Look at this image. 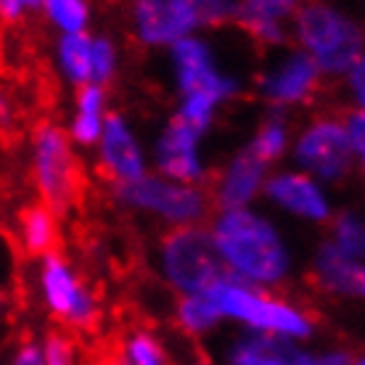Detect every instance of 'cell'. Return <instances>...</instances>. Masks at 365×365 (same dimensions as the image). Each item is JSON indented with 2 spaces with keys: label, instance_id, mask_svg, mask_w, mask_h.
I'll return each instance as SVG.
<instances>
[{
  "label": "cell",
  "instance_id": "1",
  "mask_svg": "<svg viewBox=\"0 0 365 365\" xmlns=\"http://www.w3.org/2000/svg\"><path fill=\"white\" fill-rule=\"evenodd\" d=\"M228 270L244 283L275 286L292 270L289 247L270 220L252 210L222 212L212 230Z\"/></svg>",
  "mask_w": 365,
  "mask_h": 365
},
{
  "label": "cell",
  "instance_id": "2",
  "mask_svg": "<svg viewBox=\"0 0 365 365\" xmlns=\"http://www.w3.org/2000/svg\"><path fill=\"white\" fill-rule=\"evenodd\" d=\"M32 178H35V188L43 196V204L56 217H66L69 212L80 210L91 188L80 159L69 146L66 133L51 119H43L35 125Z\"/></svg>",
  "mask_w": 365,
  "mask_h": 365
},
{
  "label": "cell",
  "instance_id": "3",
  "mask_svg": "<svg viewBox=\"0 0 365 365\" xmlns=\"http://www.w3.org/2000/svg\"><path fill=\"white\" fill-rule=\"evenodd\" d=\"M294 32L320 72L336 77L363 61V32L331 3L310 0L294 11Z\"/></svg>",
  "mask_w": 365,
  "mask_h": 365
},
{
  "label": "cell",
  "instance_id": "4",
  "mask_svg": "<svg viewBox=\"0 0 365 365\" xmlns=\"http://www.w3.org/2000/svg\"><path fill=\"white\" fill-rule=\"evenodd\" d=\"M162 273L178 292L199 297L236 275L222 262L215 238L201 225H178L159 241Z\"/></svg>",
  "mask_w": 365,
  "mask_h": 365
},
{
  "label": "cell",
  "instance_id": "5",
  "mask_svg": "<svg viewBox=\"0 0 365 365\" xmlns=\"http://www.w3.org/2000/svg\"><path fill=\"white\" fill-rule=\"evenodd\" d=\"M204 297H210L212 304L220 310V315L241 320L252 331L278 334V336H286V339L312 336V323L304 318V312L281 299L262 297V292H257L255 286L238 281V278L217 283Z\"/></svg>",
  "mask_w": 365,
  "mask_h": 365
},
{
  "label": "cell",
  "instance_id": "6",
  "mask_svg": "<svg viewBox=\"0 0 365 365\" xmlns=\"http://www.w3.org/2000/svg\"><path fill=\"white\" fill-rule=\"evenodd\" d=\"M111 185H114V196L125 207L151 212L173 225H199L215 210L210 191L167 180V178L140 175L138 180L111 182Z\"/></svg>",
  "mask_w": 365,
  "mask_h": 365
},
{
  "label": "cell",
  "instance_id": "7",
  "mask_svg": "<svg viewBox=\"0 0 365 365\" xmlns=\"http://www.w3.org/2000/svg\"><path fill=\"white\" fill-rule=\"evenodd\" d=\"M40 289H43L48 310L53 312V318L66 323L69 331L98 334V283L88 281V278H74L72 267L64 259V252L43 257Z\"/></svg>",
  "mask_w": 365,
  "mask_h": 365
},
{
  "label": "cell",
  "instance_id": "8",
  "mask_svg": "<svg viewBox=\"0 0 365 365\" xmlns=\"http://www.w3.org/2000/svg\"><path fill=\"white\" fill-rule=\"evenodd\" d=\"M294 159L307 173L326 182L344 180L352 170V146L341 122L334 117L315 119L294 146Z\"/></svg>",
  "mask_w": 365,
  "mask_h": 365
},
{
  "label": "cell",
  "instance_id": "9",
  "mask_svg": "<svg viewBox=\"0 0 365 365\" xmlns=\"http://www.w3.org/2000/svg\"><path fill=\"white\" fill-rule=\"evenodd\" d=\"M173 66L182 96L201 93V96H210L217 103H222L238 93V83L230 74L220 72L212 48L204 40L182 37L173 43Z\"/></svg>",
  "mask_w": 365,
  "mask_h": 365
},
{
  "label": "cell",
  "instance_id": "10",
  "mask_svg": "<svg viewBox=\"0 0 365 365\" xmlns=\"http://www.w3.org/2000/svg\"><path fill=\"white\" fill-rule=\"evenodd\" d=\"M257 88L273 106L307 103L320 88V69L304 51H292L257 80Z\"/></svg>",
  "mask_w": 365,
  "mask_h": 365
},
{
  "label": "cell",
  "instance_id": "11",
  "mask_svg": "<svg viewBox=\"0 0 365 365\" xmlns=\"http://www.w3.org/2000/svg\"><path fill=\"white\" fill-rule=\"evenodd\" d=\"M265 175H267L265 162L249 146L241 148L228 165H225V170L220 173L217 180L212 182L210 188L212 204L222 212L244 210L249 201L259 193L262 182H265Z\"/></svg>",
  "mask_w": 365,
  "mask_h": 365
},
{
  "label": "cell",
  "instance_id": "12",
  "mask_svg": "<svg viewBox=\"0 0 365 365\" xmlns=\"http://www.w3.org/2000/svg\"><path fill=\"white\" fill-rule=\"evenodd\" d=\"M201 133L175 117L159 135L154 148L156 167L165 178L178 182H196L204 178V165L199 156Z\"/></svg>",
  "mask_w": 365,
  "mask_h": 365
},
{
  "label": "cell",
  "instance_id": "13",
  "mask_svg": "<svg viewBox=\"0 0 365 365\" xmlns=\"http://www.w3.org/2000/svg\"><path fill=\"white\" fill-rule=\"evenodd\" d=\"M101 135H103L98 159L101 178H106L109 182L138 180L146 170V162H143V154L130 133L128 122L119 117L117 111H111L101 128Z\"/></svg>",
  "mask_w": 365,
  "mask_h": 365
},
{
  "label": "cell",
  "instance_id": "14",
  "mask_svg": "<svg viewBox=\"0 0 365 365\" xmlns=\"http://www.w3.org/2000/svg\"><path fill=\"white\" fill-rule=\"evenodd\" d=\"M265 196L275 207L286 210L289 215H297L302 220L326 222L331 220V201L310 175L302 173H278L270 180L262 182Z\"/></svg>",
  "mask_w": 365,
  "mask_h": 365
},
{
  "label": "cell",
  "instance_id": "15",
  "mask_svg": "<svg viewBox=\"0 0 365 365\" xmlns=\"http://www.w3.org/2000/svg\"><path fill=\"white\" fill-rule=\"evenodd\" d=\"M310 281L315 289L339 297H363L365 294V273L363 259L344 255L341 249L326 238L315 252L310 270Z\"/></svg>",
  "mask_w": 365,
  "mask_h": 365
},
{
  "label": "cell",
  "instance_id": "16",
  "mask_svg": "<svg viewBox=\"0 0 365 365\" xmlns=\"http://www.w3.org/2000/svg\"><path fill=\"white\" fill-rule=\"evenodd\" d=\"M230 365H312V355L297 347L292 339L265 334V331H249L230 344Z\"/></svg>",
  "mask_w": 365,
  "mask_h": 365
},
{
  "label": "cell",
  "instance_id": "17",
  "mask_svg": "<svg viewBox=\"0 0 365 365\" xmlns=\"http://www.w3.org/2000/svg\"><path fill=\"white\" fill-rule=\"evenodd\" d=\"M135 32L138 40L146 46H173L193 32V21L173 0H135Z\"/></svg>",
  "mask_w": 365,
  "mask_h": 365
},
{
  "label": "cell",
  "instance_id": "18",
  "mask_svg": "<svg viewBox=\"0 0 365 365\" xmlns=\"http://www.w3.org/2000/svg\"><path fill=\"white\" fill-rule=\"evenodd\" d=\"M299 9V0H241L236 14L238 27L262 46H283L286 29L283 19Z\"/></svg>",
  "mask_w": 365,
  "mask_h": 365
},
{
  "label": "cell",
  "instance_id": "19",
  "mask_svg": "<svg viewBox=\"0 0 365 365\" xmlns=\"http://www.w3.org/2000/svg\"><path fill=\"white\" fill-rule=\"evenodd\" d=\"M16 225L21 252H27L29 257H48L56 252H64L58 217L46 204H40V201L24 204L16 215Z\"/></svg>",
  "mask_w": 365,
  "mask_h": 365
},
{
  "label": "cell",
  "instance_id": "20",
  "mask_svg": "<svg viewBox=\"0 0 365 365\" xmlns=\"http://www.w3.org/2000/svg\"><path fill=\"white\" fill-rule=\"evenodd\" d=\"M77 117L72 122V135L77 143L93 146L101 135V109H103V88L101 85H83L77 93Z\"/></svg>",
  "mask_w": 365,
  "mask_h": 365
},
{
  "label": "cell",
  "instance_id": "21",
  "mask_svg": "<svg viewBox=\"0 0 365 365\" xmlns=\"http://www.w3.org/2000/svg\"><path fill=\"white\" fill-rule=\"evenodd\" d=\"M58 64L72 83H91V37L85 32L64 35L58 40Z\"/></svg>",
  "mask_w": 365,
  "mask_h": 365
},
{
  "label": "cell",
  "instance_id": "22",
  "mask_svg": "<svg viewBox=\"0 0 365 365\" xmlns=\"http://www.w3.org/2000/svg\"><path fill=\"white\" fill-rule=\"evenodd\" d=\"M173 6L191 19L193 27H222L236 19L241 0H173Z\"/></svg>",
  "mask_w": 365,
  "mask_h": 365
},
{
  "label": "cell",
  "instance_id": "23",
  "mask_svg": "<svg viewBox=\"0 0 365 365\" xmlns=\"http://www.w3.org/2000/svg\"><path fill=\"white\" fill-rule=\"evenodd\" d=\"M249 148H252L265 165H270V162H275V159H281V156L286 154V148H289V122H286V117H283L281 111H273V114L259 125V130L255 133Z\"/></svg>",
  "mask_w": 365,
  "mask_h": 365
},
{
  "label": "cell",
  "instance_id": "24",
  "mask_svg": "<svg viewBox=\"0 0 365 365\" xmlns=\"http://www.w3.org/2000/svg\"><path fill=\"white\" fill-rule=\"evenodd\" d=\"M175 318L185 334H207L222 320V315L210 297L199 294V297H182L175 307Z\"/></svg>",
  "mask_w": 365,
  "mask_h": 365
},
{
  "label": "cell",
  "instance_id": "25",
  "mask_svg": "<svg viewBox=\"0 0 365 365\" xmlns=\"http://www.w3.org/2000/svg\"><path fill=\"white\" fill-rule=\"evenodd\" d=\"M48 19L66 35L83 32L88 24V3L85 0H43Z\"/></svg>",
  "mask_w": 365,
  "mask_h": 365
},
{
  "label": "cell",
  "instance_id": "26",
  "mask_svg": "<svg viewBox=\"0 0 365 365\" xmlns=\"http://www.w3.org/2000/svg\"><path fill=\"white\" fill-rule=\"evenodd\" d=\"M331 241H334L344 255L355 257V259H363V252H365L363 220L357 217L355 212H341V215L334 220V236H331Z\"/></svg>",
  "mask_w": 365,
  "mask_h": 365
},
{
  "label": "cell",
  "instance_id": "27",
  "mask_svg": "<svg viewBox=\"0 0 365 365\" xmlns=\"http://www.w3.org/2000/svg\"><path fill=\"white\" fill-rule=\"evenodd\" d=\"M128 360L130 365H170L165 347L143 329L133 331L128 341Z\"/></svg>",
  "mask_w": 365,
  "mask_h": 365
},
{
  "label": "cell",
  "instance_id": "28",
  "mask_svg": "<svg viewBox=\"0 0 365 365\" xmlns=\"http://www.w3.org/2000/svg\"><path fill=\"white\" fill-rule=\"evenodd\" d=\"M215 109H217V101H215V98H210V96H201V93H191V96H182L178 119H182L185 125H191L193 130L204 133V130L212 125Z\"/></svg>",
  "mask_w": 365,
  "mask_h": 365
},
{
  "label": "cell",
  "instance_id": "29",
  "mask_svg": "<svg viewBox=\"0 0 365 365\" xmlns=\"http://www.w3.org/2000/svg\"><path fill=\"white\" fill-rule=\"evenodd\" d=\"M77 352V339L61 329L48 331L46 347H43V363L46 365H77L80 363Z\"/></svg>",
  "mask_w": 365,
  "mask_h": 365
},
{
  "label": "cell",
  "instance_id": "30",
  "mask_svg": "<svg viewBox=\"0 0 365 365\" xmlns=\"http://www.w3.org/2000/svg\"><path fill=\"white\" fill-rule=\"evenodd\" d=\"M117 69V51L109 37L91 40V85H103L114 77Z\"/></svg>",
  "mask_w": 365,
  "mask_h": 365
},
{
  "label": "cell",
  "instance_id": "31",
  "mask_svg": "<svg viewBox=\"0 0 365 365\" xmlns=\"http://www.w3.org/2000/svg\"><path fill=\"white\" fill-rule=\"evenodd\" d=\"M341 128H344V133H347V140L349 146H352V151H355V156L363 162V154H365V119H363V109H355V111H347L344 114V122H341Z\"/></svg>",
  "mask_w": 365,
  "mask_h": 365
},
{
  "label": "cell",
  "instance_id": "32",
  "mask_svg": "<svg viewBox=\"0 0 365 365\" xmlns=\"http://www.w3.org/2000/svg\"><path fill=\"white\" fill-rule=\"evenodd\" d=\"M11 365H46V363H43V352H40V347H37L29 336H24L21 341H19L16 355H14V363Z\"/></svg>",
  "mask_w": 365,
  "mask_h": 365
},
{
  "label": "cell",
  "instance_id": "33",
  "mask_svg": "<svg viewBox=\"0 0 365 365\" xmlns=\"http://www.w3.org/2000/svg\"><path fill=\"white\" fill-rule=\"evenodd\" d=\"M347 74H349V93L355 96V109H363L365 106V88H363L365 61H357Z\"/></svg>",
  "mask_w": 365,
  "mask_h": 365
},
{
  "label": "cell",
  "instance_id": "34",
  "mask_svg": "<svg viewBox=\"0 0 365 365\" xmlns=\"http://www.w3.org/2000/svg\"><path fill=\"white\" fill-rule=\"evenodd\" d=\"M357 360H352L349 352H326L320 357H312V365H355Z\"/></svg>",
  "mask_w": 365,
  "mask_h": 365
},
{
  "label": "cell",
  "instance_id": "35",
  "mask_svg": "<svg viewBox=\"0 0 365 365\" xmlns=\"http://www.w3.org/2000/svg\"><path fill=\"white\" fill-rule=\"evenodd\" d=\"M19 3H21L24 9H40V6H43V0H19Z\"/></svg>",
  "mask_w": 365,
  "mask_h": 365
},
{
  "label": "cell",
  "instance_id": "36",
  "mask_svg": "<svg viewBox=\"0 0 365 365\" xmlns=\"http://www.w3.org/2000/svg\"><path fill=\"white\" fill-rule=\"evenodd\" d=\"M98 365H109V360H106V349L101 352V357H98Z\"/></svg>",
  "mask_w": 365,
  "mask_h": 365
},
{
  "label": "cell",
  "instance_id": "37",
  "mask_svg": "<svg viewBox=\"0 0 365 365\" xmlns=\"http://www.w3.org/2000/svg\"><path fill=\"white\" fill-rule=\"evenodd\" d=\"M0 310H3V294H0Z\"/></svg>",
  "mask_w": 365,
  "mask_h": 365
},
{
  "label": "cell",
  "instance_id": "38",
  "mask_svg": "<svg viewBox=\"0 0 365 365\" xmlns=\"http://www.w3.org/2000/svg\"><path fill=\"white\" fill-rule=\"evenodd\" d=\"M196 365H207V363H204V360H199V363H196Z\"/></svg>",
  "mask_w": 365,
  "mask_h": 365
}]
</instances>
